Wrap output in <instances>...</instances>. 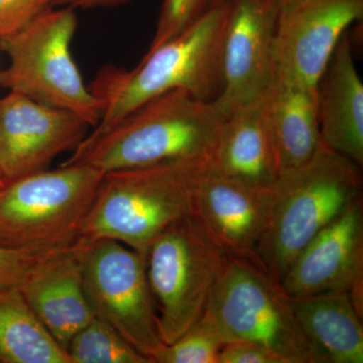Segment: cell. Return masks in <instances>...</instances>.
<instances>
[{"label":"cell","instance_id":"obj_29","mask_svg":"<svg viewBox=\"0 0 363 363\" xmlns=\"http://www.w3.org/2000/svg\"><path fill=\"white\" fill-rule=\"evenodd\" d=\"M4 178H2L1 173H0V188L4 187Z\"/></svg>","mask_w":363,"mask_h":363},{"label":"cell","instance_id":"obj_27","mask_svg":"<svg viewBox=\"0 0 363 363\" xmlns=\"http://www.w3.org/2000/svg\"><path fill=\"white\" fill-rule=\"evenodd\" d=\"M133 0H50L52 7H70L73 9H109L128 4Z\"/></svg>","mask_w":363,"mask_h":363},{"label":"cell","instance_id":"obj_2","mask_svg":"<svg viewBox=\"0 0 363 363\" xmlns=\"http://www.w3.org/2000/svg\"><path fill=\"white\" fill-rule=\"evenodd\" d=\"M228 11L229 0L207 7L185 30L147 51L133 70L116 66L101 69L89 85L101 107V118L94 130H104L140 105L174 90L214 101L223 84Z\"/></svg>","mask_w":363,"mask_h":363},{"label":"cell","instance_id":"obj_17","mask_svg":"<svg viewBox=\"0 0 363 363\" xmlns=\"http://www.w3.org/2000/svg\"><path fill=\"white\" fill-rule=\"evenodd\" d=\"M84 248V241L79 240L70 252L21 290L45 329L65 351L74 336L95 318L83 286Z\"/></svg>","mask_w":363,"mask_h":363},{"label":"cell","instance_id":"obj_3","mask_svg":"<svg viewBox=\"0 0 363 363\" xmlns=\"http://www.w3.org/2000/svg\"><path fill=\"white\" fill-rule=\"evenodd\" d=\"M211 164L171 162L104 173L79 240H112L147 255L169 226L194 216L203 174Z\"/></svg>","mask_w":363,"mask_h":363},{"label":"cell","instance_id":"obj_10","mask_svg":"<svg viewBox=\"0 0 363 363\" xmlns=\"http://www.w3.org/2000/svg\"><path fill=\"white\" fill-rule=\"evenodd\" d=\"M279 6L281 0H229L222 58L223 84L213 101L224 119L271 88Z\"/></svg>","mask_w":363,"mask_h":363},{"label":"cell","instance_id":"obj_8","mask_svg":"<svg viewBox=\"0 0 363 363\" xmlns=\"http://www.w3.org/2000/svg\"><path fill=\"white\" fill-rule=\"evenodd\" d=\"M204 314L226 343L250 341L286 363H314L290 298L259 262L229 255Z\"/></svg>","mask_w":363,"mask_h":363},{"label":"cell","instance_id":"obj_24","mask_svg":"<svg viewBox=\"0 0 363 363\" xmlns=\"http://www.w3.org/2000/svg\"><path fill=\"white\" fill-rule=\"evenodd\" d=\"M208 2L209 0H164L149 51L171 40L197 20L206 11Z\"/></svg>","mask_w":363,"mask_h":363},{"label":"cell","instance_id":"obj_22","mask_svg":"<svg viewBox=\"0 0 363 363\" xmlns=\"http://www.w3.org/2000/svg\"><path fill=\"white\" fill-rule=\"evenodd\" d=\"M226 342L206 314L175 342L164 344L155 363H218Z\"/></svg>","mask_w":363,"mask_h":363},{"label":"cell","instance_id":"obj_20","mask_svg":"<svg viewBox=\"0 0 363 363\" xmlns=\"http://www.w3.org/2000/svg\"><path fill=\"white\" fill-rule=\"evenodd\" d=\"M0 363H70L18 289L0 290Z\"/></svg>","mask_w":363,"mask_h":363},{"label":"cell","instance_id":"obj_13","mask_svg":"<svg viewBox=\"0 0 363 363\" xmlns=\"http://www.w3.org/2000/svg\"><path fill=\"white\" fill-rule=\"evenodd\" d=\"M279 285L289 298L347 293L362 315V195L306 245Z\"/></svg>","mask_w":363,"mask_h":363},{"label":"cell","instance_id":"obj_28","mask_svg":"<svg viewBox=\"0 0 363 363\" xmlns=\"http://www.w3.org/2000/svg\"><path fill=\"white\" fill-rule=\"evenodd\" d=\"M227 1V0H209L208 2V7L216 6V4H222V2Z\"/></svg>","mask_w":363,"mask_h":363},{"label":"cell","instance_id":"obj_4","mask_svg":"<svg viewBox=\"0 0 363 363\" xmlns=\"http://www.w3.org/2000/svg\"><path fill=\"white\" fill-rule=\"evenodd\" d=\"M276 183L278 200L255 253L279 284L306 245L362 195V167L321 140L309 161Z\"/></svg>","mask_w":363,"mask_h":363},{"label":"cell","instance_id":"obj_19","mask_svg":"<svg viewBox=\"0 0 363 363\" xmlns=\"http://www.w3.org/2000/svg\"><path fill=\"white\" fill-rule=\"evenodd\" d=\"M317 88L274 72L269 99L281 175L309 161L321 143Z\"/></svg>","mask_w":363,"mask_h":363},{"label":"cell","instance_id":"obj_9","mask_svg":"<svg viewBox=\"0 0 363 363\" xmlns=\"http://www.w3.org/2000/svg\"><path fill=\"white\" fill-rule=\"evenodd\" d=\"M82 267L86 297L95 317L155 363L164 343L145 255L116 240L85 242Z\"/></svg>","mask_w":363,"mask_h":363},{"label":"cell","instance_id":"obj_1","mask_svg":"<svg viewBox=\"0 0 363 363\" xmlns=\"http://www.w3.org/2000/svg\"><path fill=\"white\" fill-rule=\"evenodd\" d=\"M224 121L213 101L171 91L93 130L63 164H88L104 173L171 162L211 164Z\"/></svg>","mask_w":363,"mask_h":363},{"label":"cell","instance_id":"obj_26","mask_svg":"<svg viewBox=\"0 0 363 363\" xmlns=\"http://www.w3.org/2000/svg\"><path fill=\"white\" fill-rule=\"evenodd\" d=\"M218 363H286L279 355L260 344L250 341L226 343L219 354Z\"/></svg>","mask_w":363,"mask_h":363},{"label":"cell","instance_id":"obj_23","mask_svg":"<svg viewBox=\"0 0 363 363\" xmlns=\"http://www.w3.org/2000/svg\"><path fill=\"white\" fill-rule=\"evenodd\" d=\"M74 245L45 252L0 247V290H21L50 264L70 252Z\"/></svg>","mask_w":363,"mask_h":363},{"label":"cell","instance_id":"obj_16","mask_svg":"<svg viewBox=\"0 0 363 363\" xmlns=\"http://www.w3.org/2000/svg\"><path fill=\"white\" fill-rule=\"evenodd\" d=\"M317 93L322 142L362 168L363 84L346 33L320 79Z\"/></svg>","mask_w":363,"mask_h":363},{"label":"cell","instance_id":"obj_15","mask_svg":"<svg viewBox=\"0 0 363 363\" xmlns=\"http://www.w3.org/2000/svg\"><path fill=\"white\" fill-rule=\"evenodd\" d=\"M211 168L250 185L269 186L278 180L281 171L269 91L240 107L224 121Z\"/></svg>","mask_w":363,"mask_h":363},{"label":"cell","instance_id":"obj_21","mask_svg":"<svg viewBox=\"0 0 363 363\" xmlns=\"http://www.w3.org/2000/svg\"><path fill=\"white\" fill-rule=\"evenodd\" d=\"M66 352L70 363H152L96 317L74 336Z\"/></svg>","mask_w":363,"mask_h":363},{"label":"cell","instance_id":"obj_6","mask_svg":"<svg viewBox=\"0 0 363 363\" xmlns=\"http://www.w3.org/2000/svg\"><path fill=\"white\" fill-rule=\"evenodd\" d=\"M75 9L48 7L18 32L0 39L9 65L0 70V88L16 91L99 123L101 107L72 56L77 30Z\"/></svg>","mask_w":363,"mask_h":363},{"label":"cell","instance_id":"obj_18","mask_svg":"<svg viewBox=\"0 0 363 363\" xmlns=\"http://www.w3.org/2000/svg\"><path fill=\"white\" fill-rule=\"evenodd\" d=\"M290 300L314 363H363L362 315L347 293Z\"/></svg>","mask_w":363,"mask_h":363},{"label":"cell","instance_id":"obj_7","mask_svg":"<svg viewBox=\"0 0 363 363\" xmlns=\"http://www.w3.org/2000/svg\"><path fill=\"white\" fill-rule=\"evenodd\" d=\"M228 259L195 216L150 245L145 264L162 342H175L204 315Z\"/></svg>","mask_w":363,"mask_h":363},{"label":"cell","instance_id":"obj_25","mask_svg":"<svg viewBox=\"0 0 363 363\" xmlns=\"http://www.w3.org/2000/svg\"><path fill=\"white\" fill-rule=\"evenodd\" d=\"M50 6V0H0V39L18 32Z\"/></svg>","mask_w":363,"mask_h":363},{"label":"cell","instance_id":"obj_14","mask_svg":"<svg viewBox=\"0 0 363 363\" xmlns=\"http://www.w3.org/2000/svg\"><path fill=\"white\" fill-rule=\"evenodd\" d=\"M276 182L250 185L221 175L210 164L198 187L195 218L227 255L259 264L255 252L278 200Z\"/></svg>","mask_w":363,"mask_h":363},{"label":"cell","instance_id":"obj_5","mask_svg":"<svg viewBox=\"0 0 363 363\" xmlns=\"http://www.w3.org/2000/svg\"><path fill=\"white\" fill-rule=\"evenodd\" d=\"M104 175L88 164H62L6 182L0 188V247H73Z\"/></svg>","mask_w":363,"mask_h":363},{"label":"cell","instance_id":"obj_12","mask_svg":"<svg viewBox=\"0 0 363 363\" xmlns=\"http://www.w3.org/2000/svg\"><path fill=\"white\" fill-rule=\"evenodd\" d=\"M89 124L72 112L16 91L0 97V173L6 182L42 171L74 150Z\"/></svg>","mask_w":363,"mask_h":363},{"label":"cell","instance_id":"obj_11","mask_svg":"<svg viewBox=\"0 0 363 363\" xmlns=\"http://www.w3.org/2000/svg\"><path fill=\"white\" fill-rule=\"evenodd\" d=\"M363 16V0H281L274 72L318 87L346 30Z\"/></svg>","mask_w":363,"mask_h":363}]
</instances>
